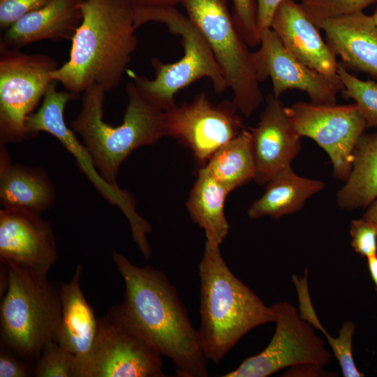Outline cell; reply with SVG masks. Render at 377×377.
Listing matches in <instances>:
<instances>
[{
	"instance_id": "1",
	"label": "cell",
	"mask_w": 377,
	"mask_h": 377,
	"mask_svg": "<svg viewBox=\"0 0 377 377\" xmlns=\"http://www.w3.org/2000/svg\"><path fill=\"white\" fill-rule=\"evenodd\" d=\"M112 260L125 284L120 306L126 319L172 362L177 376H207L198 330L166 274L149 265L135 266L115 251Z\"/></svg>"
},
{
	"instance_id": "2",
	"label": "cell",
	"mask_w": 377,
	"mask_h": 377,
	"mask_svg": "<svg viewBox=\"0 0 377 377\" xmlns=\"http://www.w3.org/2000/svg\"><path fill=\"white\" fill-rule=\"evenodd\" d=\"M69 59L52 73L77 96L94 84L110 92L121 82L138 48L134 13L127 0H84Z\"/></svg>"
},
{
	"instance_id": "3",
	"label": "cell",
	"mask_w": 377,
	"mask_h": 377,
	"mask_svg": "<svg viewBox=\"0 0 377 377\" xmlns=\"http://www.w3.org/2000/svg\"><path fill=\"white\" fill-rule=\"evenodd\" d=\"M219 245L205 242L199 264L200 341L207 360L219 364L248 332L275 315L227 266Z\"/></svg>"
},
{
	"instance_id": "4",
	"label": "cell",
	"mask_w": 377,
	"mask_h": 377,
	"mask_svg": "<svg viewBox=\"0 0 377 377\" xmlns=\"http://www.w3.org/2000/svg\"><path fill=\"white\" fill-rule=\"evenodd\" d=\"M126 91L128 104L121 124L113 126L104 121L106 91L97 84L82 94L80 112L71 123L98 173L114 186H118L121 163L133 150L154 145L165 136L164 111L147 101L132 80Z\"/></svg>"
},
{
	"instance_id": "5",
	"label": "cell",
	"mask_w": 377,
	"mask_h": 377,
	"mask_svg": "<svg viewBox=\"0 0 377 377\" xmlns=\"http://www.w3.org/2000/svg\"><path fill=\"white\" fill-rule=\"evenodd\" d=\"M134 22L137 29L149 22L165 24L170 32L179 36L184 49L183 56L174 63L166 64L156 57L151 58L154 79L127 72L139 92L150 103L166 111L176 105L175 95L179 90L202 77L212 82L216 94L229 88L209 44L189 18L175 7L137 13Z\"/></svg>"
},
{
	"instance_id": "6",
	"label": "cell",
	"mask_w": 377,
	"mask_h": 377,
	"mask_svg": "<svg viewBox=\"0 0 377 377\" xmlns=\"http://www.w3.org/2000/svg\"><path fill=\"white\" fill-rule=\"evenodd\" d=\"M4 264L8 283L1 297L0 344L36 363L45 343L57 340L61 287L47 279L36 280L16 266Z\"/></svg>"
},
{
	"instance_id": "7",
	"label": "cell",
	"mask_w": 377,
	"mask_h": 377,
	"mask_svg": "<svg viewBox=\"0 0 377 377\" xmlns=\"http://www.w3.org/2000/svg\"><path fill=\"white\" fill-rule=\"evenodd\" d=\"M200 31L233 94L232 101L246 117L263 101L252 52L237 32L227 0H179Z\"/></svg>"
},
{
	"instance_id": "8",
	"label": "cell",
	"mask_w": 377,
	"mask_h": 377,
	"mask_svg": "<svg viewBox=\"0 0 377 377\" xmlns=\"http://www.w3.org/2000/svg\"><path fill=\"white\" fill-rule=\"evenodd\" d=\"M77 377H164L162 355L126 319L120 304L97 320Z\"/></svg>"
},
{
	"instance_id": "9",
	"label": "cell",
	"mask_w": 377,
	"mask_h": 377,
	"mask_svg": "<svg viewBox=\"0 0 377 377\" xmlns=\"http://www.w3.org/2000/svg\"><path fill=\"white\" fill-rule=\"evenodd\" d=\"M58 82L50 85L42 105L25 120L27 139L36 137L40 132L55 137L75 158L82 172L91 181L99 193L110 205L117 206L128 219L133 241L141 251L149 248L147 235L151 231L150 224L135 211V201L127 191L106 182L95 168L82 142L66 125L64 110L67 103L79 96L69 91H57Z\"/></svg>"
},
{
	"instance_id": "10",
	"label": "cell",
	"mask_w": 377,
	"mask_h": 377,
	"mask_svg": "<svg viewBox=\"0 0 377 377\" xmlns=\"http://www.w3.org/2000/svg\"><path fill=\"white\" fill-rule=\"evenodd\" d=\"M0 143L27 139L25 120L43 98L60 66L43 54L0 48Z\"/></svg>"
},
{
	"instance_id": "11",
	"label": "cell",
	"mask_w": 377,
	"mask_h": 377,
	"mask_svg": "<svg viewBox=\"0 0 377 377\" xmlns=\"http://www.w3.org/2000/svg\"><path fill=\"white\" fill-rule=\"evenodd\" d=\"M271 307L275 315L276 329L269 344L223 377H267L299 364L323 367L330 362L331 354L324 341L301 318L295 307L287 302L274 303Z\"/></svg>"
},
{
	"instance_id": "12",
	"label": "cell",
	"mask_w": 377,
	"mask_h": 377,
	"mask_svg": "<svg viewBox=\"0 0 377 377\" xmlns=\"http://www.w3.org/2000/svg\"><path fill=\"white\" fill-rule=\"evenodd\" d=\"M301 137L313 140L329 156L335 178L346 182L353 151L367 124L355 103L320 105L300 101L286 108Z\"/></svg>"
},
{
	"instance_id": "13",
	"label": "cell",
	"mask_w": 377,
	"mask_h": 377,
	"mask_svg": "<svg viewBox=\"0 0 377 377\" xmlns=\"http://www.w3.org/2000/svg\"><path fill=\"white\" fill-rule=\"evenodd\" d=\"M232 101L213 105L205 92L181 105L164 111L165 136H171L189 148L200 163L204 164L221 147L245 128Z\"/></svg>"
},
{
	"instance_id": "14",
	"label": "cell",
	"mask_w": 377,
	"mask_h": 377,
	"mask_svg": "<svg viewBox=\"0 0 377 377\" xmlns=\"http://www.w3.org/2000/svg\"><path fill=\"white\" fill-rule=\"evenodd\" d=\"M260 45L252 52L257 77L260 82L272 80L275 97L297 89L306 93L312 103L336 104L337 94L343 90L339 76H327L304 64L286 48L271 28L260 31Z\"/></svg>"
},
{
	"instance_id": "15",
	"label": "cell",
	"mask_w": 377,
	"mask_h": 377,
	"mask_svg": "<svg viewBox=\"0 0 377 377\" xmlns=\"http://www.w3.org/2000/svg\"><path fill=\"white\" fill-rule=\"evenodd\" d=\"M57 256L53 229L40 214L15 208L0 210V262L45 281Z\"/></svg>"
},
{
	"instance_id": "16",
	"label": "cell",
	"mask_w": 377,
	"mask_h": 377,
	"mask_svg": "<svg viewBox=\"0 0 377 377\" xmlns=\"http://www.w3.org/2000/svg\"><path fill=\"white\" fill-rule=\"evenodd\" d=\"M255 128H250L256 161L254 180L266 184L281 170L290 166L301 150V136L293 127L286 106L272 93Z\"/></svg>"
},
{
	"instance_id": "17",
	"label": "cell",
	"mask_w": 377,
	"mask_h": 377,
	"mask_svg": "<svg viewBox=\"0 0 377 377\" xmlns=\"http://www.w3.org/2000/svg\"><path fill=\"white\" fill-rule=\"evenodd\" d=\"M270 28L286 48L304 64L327 76H339L336 55L300 3L283 0L273 15Z\"/></svg>"
},
{
	"instance_id": "18",
	"label": "cell",
	"mask_w": 377,
	"mask_h": 377,
	"mask_svg": "<svg viewBox=\"0 0 377 377\" xmlns=\"http://www.w3.org/2000/svg\"><path fill=\"white\" fill-rule=\"evenodd\" d=\"M318 28L346 69L365 73L377 81V26L371 15L358 12L332 17Z\"/></svg>"
},
{
	"instance_id": "19",
	"label": "cell",
	"mask_w": 377,
	"mask_h": 377,
	"mask_svg": "<svg viewBox=\"0 0 377 377\" xmlns=\"http://www.w3.org/2000/svg\"><path fill=\"white\" fill-rule=\"evenodd\" d=\"M84 0H51L23 16L1 36L0 48L20 50L42 40H72L82 20Z\"/></svg>"
},
{
	"instance_id": "20",
	"label": "cell",
	"mask_w": 377,
	"mask_h": 377,
	"mask_svg": "<svg viewBox=\"0 0 377 377\" xmlns=\"http://www.w3.org/2000/svg\"><path fill=\"white\" fill-rule=\"evenodd\" d=\"M56 196L54 185L44 168L13 163L6 145L0 143V202L3 207L40 214L54 205Z\"/></svg>"
},
{
	"instance_id": "21",
	"label": "cell",
	"mask_w": 377,
	"mask_h": 377,
	"mask_svg": "<svg viewBox=\"0 0 377 377\" xmlns=\"http://www.w3.org/2000/svg\"><path fill=\"white\" fill-rule=\"evenodd\" d=\"M82 265H77L71 281L60 284L61 313L57 330V341L74 354L78 368L94 343L97 320L80 285Z\"/></svg>"
},
{
	"instance_id": "22",
	"label": "cell",
	"mask_w": 377,
	"mask_h": 377,
	"mask_svg": "<svg viewBox=\"0 0 377 377\" xmlns=\"http://www.w3.org/2000/svg\"><path fill=\"white\" fill-rule=\"evenodd\" d=\"M266 184L263 195L248 210L251 219L265 216L279 219L296 212L325 187L323 182L297 175L291 165L279 171Z\"/></svg>"
},
{
	"instance_id": "23",
	"label": "cell",
	"mask_w": 377,
	"mask_h": 377,
	"mask_svg": "<svg viewBox=\"0 0 377 377\" xmlns=\"http://www.w3.org/2000/svg\"><path fill=\"white\" fill-rule=\"evenodd\" d=\"M228 193L205 165L198 172L186 203L191 219L204 230L206 241L219 246L229 230L223 209Z\"/></svg>"
},
{
	"instance_id": "24",
	"label": "cell",
	"mask_w": 377,
	"mask_h": 377,
	"mask_svg": "<svg viewBox=\"0 0 377 377\" xmlns=\"http://www.w3.org/2000/svg\"><path fill=\"white\" fill-rule=\"evenodd\" d=\"M345 182L337 196L342 209L367 208L377 198V133H364L358 139Z\"/></svg>"
},
{
	"instance_id": "25",
	"label": "cell",
	"mask_w": 377,
	"mask_h": 377,
	"mask_svg": "<svg viewBox=\"0 0 377 377\" xmlns=\"http://www.w3.org/2000/svg\"><path fill=\"white\" fill-rule=\"evenodd\" d=\"M205 166L229 193L254 179L256 167L251 131L244 128L221 147Z\"/></svg>"
},
{
	"instance_id": "26",
	"label": "cell",
	"mask_w": 377,
	"mask_h": 377,
	"mask_svg": "<svg viewBox=\"0 0 377 377\" xmlns=\"http://www.w3.org/2000/svg\"><path fill=\"white\" fill-rule=\"evenodd\" d=\"M337 73L343 84V94L354 100L366 121L367 128L376 127L377 82L356 77L341 62L338 65Z\"/></svg>"
},
{
	"instance_id": "27",
	"label": "cell",
	"mask_w": 377,
	"mask_h": 377,
	"mask_svg": "<svg viewBox=\"0 0 377 377\" xmlns=\"http://www.w3.org/2000/svg\"><path fill=\"white\" fill-rule=\"evenodd\" d=\"M34 376L77 377L76 357L57 340H49L36 363Z\"/></svg>"
},
{
	"instance_id": "28",
	"label": "cell",
	"mask_w": 377,
	"mask_h": 377,
	"mask_svg": "<svg viewBox=\"0 0 377 377\" xmlns=\"http://www.w3.org/2000/svg\"><path fill=\"white\" fill-rule=\"evenodd\" d=\"M376 2L377 0H300V4L318 27L327 18L363 12Z\"/></svg>"
},
{
	"instance_id": "29",
	"label": "cell",
	"mask_w": 377,
	"mask_h": 377,
	"mask_svg": "<svg viewBox=\"0 0 377 377\" xmlns=\"http://www.w3.org/2000/svg\"><path fill=\"white\" fill-rule=\"evenodd\" d=\"M232 17L235 28L249 47L260 44L257 0H232Z\"/></svg>"
},
{
	"instance_id": "30",
	"label": "cell",
	"mask_w": 377,
	"mask_h": 377,
	"mask_svg": "<svg viewBox=\"0 0 377 377\" xmlns=\"http://www.w3.org/2000/svg\"><path fill=\"white\" fill-rule=\"evenodd\" d=\"M355 330V325L351 321H346L340 328L338 337H332L329 341L344 377L364 376L355 366L353 356L352 341Z\"/></svg>"
},
{
	"instance_id": "31",
	"label": "cell",
	"mask_w": 377,
	"mask_h": 377,
	"mask_svg": "<svg viewBox=\"0 0 377 377\" xmlns=\"http://www.w3.org/2000/svg\"><path fill=\"white\" fill-rule=\"evenodd\" d=\"M351 246L362 257L377 255V230L368 221L354 219L350 225Z\"/></svg>"
},
{
	"instance_id": "32",
	"label": "cell",
	"mask_w": 377,
	"mask_h": 377,
	"mask_svg": "<svg viewBox=\"0 0 377 377\" xmlns=\"http://www.w3.org/2000/svg\"><path fill=\"white\" fill-rule=\"evenodd\" d=\"M51 0H0V28L6 30L27 14L36 10Z\"/></svg>"
},
{
	"instance_id": "33",
	"label": "cell",
	"mask_w": 377,
	"mask_h": 377,
	"mask_svg": "<svg viewBox=\"0 0 377 377\" xmlns=\"http://www.w3.org/2000/svg\"><path fill=\"white\" fill-rule=\"evenodd\" d=\"M34 362H30L5 346L0 347V377L34 376Z\"/></svg>"
},
{
	"instance_id": "34",
	"label": "cell",
	"mask_w": 377,
	"mask_h": 377,
	"mask_svg": "<svg viewBox=\"0 0 377 377\" xmlns=\"http://www.w3.org/2000/svg\"><path fill=\"white\" fill-rule=\"evenodd\" d=\"M283 0H257L258 24L260 31L270 28L273 15Z\"/></svg>"
},
{
	"instance_id": "35",
	"label": "cell",
	"mask_w": 377,
	"mask_h": 377,
	"mask_svg": "<svg viewBox=\"0 0 377 377\" xmlns=\"http://www.w3.org/2000/svg\"><path fill=\"white\" fill-rule=\"evenodd\" d=\"M133 8V13L175 7L180 3L179 0H127Z\"/></svg>"
},
{
	"instance_id": "36",
	"label": "cell",
	"mask_w": 377,
	"mask_h": 377,
	"mask_svg": "<svg viewBox=\"0 0 377 377\" xmlns=\"http://www.w3.org/2000/svg\"><path fill=\"white\" fill-rule=\"evenodd\" d=\"M323 367L314 364H304L293 366L286 373V376H319L324 371Z\"/></svg>"
},
{
	"instance_id": "37",
	"label": "cell",
	"mask_w": 377,
	"mask_h": 377,
	"mask_svg": "<svg viewBox=\"0 0 377 377\" xmlns=\"http://www.w3.org/2000/svg\"><path fill=\"white\" fill-rule=\"evenodd\" d=\"M362 219L372 224L377 230V198L367 207Z\"/></svg>"
},
{
	"instance_id": "38",
	"label": "cell",
	"mask_w": 377,
	"mask_h": 377,
	"mask_svg": "<svg viewBox=\"0 0 377 377\" xmlns=\"http://www.w3.org/2000/svg\"><path fill=\"white\" fill-rule=\"evenodd\" d=\"M367 265L377 292V255L367 258Z\"/></svg>"
},
{
	"instance_id": "39",
	"label": "cell",
	"mask_w": 377,
	"mask_h": 377,
	"mask_svg": "<svg viewBox=\"0 0 377 377\" xmlns=\"http://www.w3.org/2000/svg\"><path fill=\"white\" fill-rule=\"evenodd\" d=\"M371 17H372L376 25L377 26V7L374 10L373 14L371 15Z\"/></svg>"
}]
</instances>
